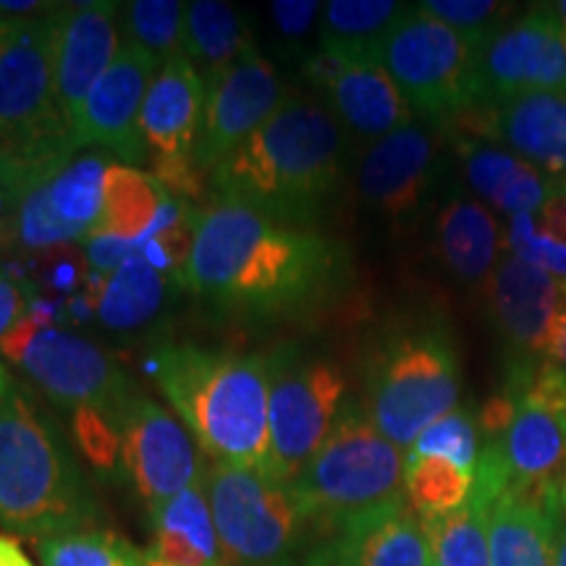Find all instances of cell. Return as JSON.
Wrapping results in <instances>:
<instances>
[{"label": "cell", "instance_id": "cell-43", "mask_svg": "<svg viewBox=\"0 0 566 566\" xmlns=\"http://www.w3.org/2000/svg\"><path fill=\"white\" fill-rule=\"evenodd\" d=\"M27 313H30V302H27L24 286L0 271V338L9 334Z\"/></svg>", "mask_w": 566, "mask_h": 566}, {"label": "cell", "instance_id": "cell-30", "mask_svg": "<svg viewBox=\"0 0 566 566\" xmlns=\"http://www.w3.org/2000/svg\"><path fill=\"white\" fill-rule=\"evenodd\" d=\"M166 292V275L134 254L116 273H97V283L90 286L87 300L105 328L137 331L160 313Z\"/></svg>", "mask_w": 566, "mask_h": 566}, {"label": "cell", "instance_id": "cell-7", "mask_svg": "<svg viewBox=\"0 0 566 566\" xmlns=\"http://www.w3.org/2000/svg\"><path fill=\"white\" fill-rule=\"evenodd\" d=\"M407 454L359 407H344L328 441L292 488L317 535L405 499Z\"/></svg>", "mask_w": 566, "mask_h": 566}, {"label": "cell", "instance_id": "cell-23", "mask_svg": "<svg viewBox=\"0 0 566 566\" xmlns=\"http://www.w3.org/2000/svg\"><path fill=\"white\" fill-rule=\"evenodd\" d=\"M195 212L192 205L174 200L153 174L113 163L105 174L101 223L92 233H108L139 247L153 233L187 223Z\"/></svg>", "mask_w": 566, "mask_h": 566}, {"label": "cell", "instance_id": "cell-49", "mask_svg": "<svg viewBox=\"0 0 566 566\" xmlns=\"http://www.w3.org/2000/svg\"><path fill=\"white\" fill-rule=\"evenodd\" d=\"M551 9H554L558 21H562L564 30H566V0H556V3H551Z\"/></svg>", "mask_w": 566, "mask_h": 566}, {"label": "cell", "instance_id": "cell-28", "mask_svg": "<svg viewBox=\"0 0 566 566\" xmlns=\"http://www.w3.org/2000/svg\"><path fill=\"white\" fill-rule=\"evenodd\" d=\"M181 55L192 63L208 87L239 61L254 55L252 34L247 32L233 6L221 0H195L187 6Z\"/></svg>", "mask_w": 566, "mask_h": 566}, {"label": "cell", "instance_id": "cell-1", "mask_svg": "<svg viewBox=\"0 0 566 566\" xmlns=\"http://www.w3.org/2000/svg\"><path fill=\"white\" fill-rule=\"evenodd\" d=\"M349 275V250L338 239L212 197L197 212L179 283L247 321H296L338 300Z\"/></svg>", "mask_w": 566, "mask_h": 566}, {"label": "cell", "instance_id": "cell-42", "mask_svg": "<svg viewBox=\"0 0 566 566\" xmlns=\"http://www.w3.org/2000/svg\"><path fill=\"white\" fill-rule=\"evenodd\" d=\"M516 409H520V396H514L512 391L495 394L485 401L483 407H480L478 424L488 436V441H499V438L512 428Z\"/></svg>", "mask_w": 566, "mask_h": 566}, {"label": "cell", "instance_id": "cell-4", "mask_svg": "<svg viewBox=\"0 0 566 566\" xmlns=\"http://www.w3.org/2000/svg\"><path fill=\"white\" fill-rule=\"evenodd\" d=\"M150 373L212 464L265 470L271 354L171 344L155 349Z\"/></svg>", "mask_w": 566, "mask_h": 566}, {"label": "cell", "instance_id": "cell-9", "mask_svg": "<svg viewBox=\"0 0 566 566\" xmlns=\"http://www.w3.org/2000/svg\"><path fill=\"white\" fill-rule=\"evenodd\" d=\"M346 375L331 357L289 344L271 352L265 475L294 483L344 412Z\"/></svg>", "mask_w": 566, "mask_h": 566}, {"label": "cell", "instance_id": "cell-32", "mask_svg": "<svg viewBox=\"0 0 566 566\" xmlns=\"http://www.w3.org/2000/svg\"><path fill=\"white\" fill-rule=\"evenodd\" d=\"M475 475L441 457L407 454L405 499L420 520H433L462 509L470 501Z\"/></svg>", "mask_w": 566, "mask_h": 566}, {"label": "cell", "instance_id": "cell-2", "mask_svg": "<svg viewBox=\"0 0 566 566\" xmlns=\"http://www.w3.org/2000/svg\"><path fill=\"white\" fill-rule=\"evenodd\" d=\"M346 132L323 103L286 97L210 174L212 197L292 226H315L344 181Z\"/></svg>", "mask_w": 566, "mask_h": 566}, {"label": "cell", "instance_id": "cell-5", "mask_svg": "<svg viewBox=\"0 0 566 566\" xmlns=\"http://www.w3.org/2000/svg\"><path fill=\"white\" fill-rule=\"evenodd\" d=\"M462 394V363L451 325L436 313L394 317L378 331L365 357V415L401 451Z\"/></svg>", "mask_w": 566, "mask_h": 566}, {"label": "cell", "instance_id": "cell-39", "mask_svg": "<svg viewBox=\"0 0 566 566\" xmlns=\"http://www.w3.org/2000/svg\"><path fill=\"white\" fill-rule=\"evenodd\" d=\"M417 9L428 17L443 21L451 30L462 32L464 38L483 42L504 27V17H509L512 6L495 3V0H424Z\"/></svg>", "mask_w": 566, "mask_h": 566}, {"label": "cell", "instance_id": "cell-18", "mask_svg": "<svg viewBox=\"0 0 566 566\" xmlns=\"http://www.w3.org/2000/svg\"><path fill=\"white\" fill-rule=\"evenodd\" d=\"M122 48V3L90 0L59 11L55 34V90L74 132L82 105Z\"/></svg>", "mask_w": 566, "mask_h": 566}, {"label": "cell", "instance_id": "cell-48", "mask_svg": "<svg viewBox=\"0 0 566 566\" xmlns=\"http://www.w3.org/2000/svg\"><path fill=\"white\" fill-rule=\"evenodd\" d=\"M556 566H566V516H562L556 537Z\"/></svg>", "mask_w": 566, "mask_h": 566}, {"label": "cell", "instance_id": "cell-38", "mask_svg": "<svg viewBox=\"0 0 566 566\" xmlns=\"http://www.w3.org/2000/svg\"><path fill=\"white\" fill-rule=\"evenodd\" d=\"M504 250L506 254H514V258L525 260L527 265L541 268V271L554 275L556 281L566 283V244L551 237L537 223V216H533V212L509 218Z\"/></svg>", "mask_w": 566, "mask_h": 566}, {"label": "cell", "instance_id": "cell-13", "mask_svg": "<svg viewBox=\"0 0 566 566\" xmlns=\"http://www.w3.org/2000/svg\"><path fill=\"white\" fill-rule=\"evenodd\" d=\"M478 105L530 92H566V30L546 6L499 27L478 48Z\"/></svg>", "mask_w": 566, "mask_h": 566}, {"label": "cell", "instance_id": "cell-31", "mask_svg": "<svg viewBox=\"0 0 566 566\" xmlns=\"http://www.w3.org/2000/svg\"><path fill=\"white\" fill-rule=\"evenodd\" d=\"M113 166L105 153L84 155L48 181V205L74 242H84L101 223L105 174Z\"/></svg>", "mask_w": 566, "mask_h": 566}, {"label": "cell", "instance_id": "cell-21", "mask_svg": "<svg viewBox=\"0 0 566 566\" xmlns=\"http://www.w3.org/2000/svg\"><path fill=\"white\" fill-rule=\"evenodd\" d=\"M208 87L184 55L163 63L147 90L139 134L150 160H195Z\"/></svg>", "mask_w": 566, "mask_h": 566}, {"label": "cell", "instance_id": "cell-17", "mask_svg": "<svg viewBox=\"0 0 566 566\" xmlns=\"http://www.w3.org/2000/svg\"><path fill=\"white\" fill-rule=\"evenodd\" d=\"M310 80L323 90L325 108L352 137L373 145L415 124V111L380 63H346L317 53Z\"/></svg>", "mask_w": 566, "mask_h": 566}, {"label": "cell", "instance_id": "cell-36", "mask_svg": "<svg viewBox=\"0 0 566 566\" xmlns=\"http://www.w3.org/2000/svg\"><path fill=\"white\" fill-rule=\"evenodd\" d=\"M412 457H441L457 464L459 470L475 475L478 459H480V436L478 420L472 417L470 409L457 407L454 412L443 415L436 420L407 451Z\"/></svg>", "mask_w": 566, "mask_h": 566}, {"label": "cell", "instance_id": "cell-46", "mask_svg": "<svg viewBox=\"0 0 566 566\" xmlns=\"http://www.w3.org/2000/svg\"><path fill=\"white\" fill-rule=\"evenodd\" d=\"M548 363H554L566 370V283L562 289V302H558V313L554 321V331H551V342H548Z\"/></svg>", "mask_w": 566, "mask_h": 566}, {"label": "cell", "instance_id": "cell-50", "mask_svg": "<svg viewBox=\"0 0 566 566\" xmlns=\"http://www.w3.org/2000/svg\"><path fill=\"white\" fill-rule=\"evenodd\" d=\"M562 506L566 512V472H564V480H562Z\"/></svg>", "mask_w": 566, "mask_h": 566}, {"label": "cell", "instance_id": "cell-3", "mask_svg": "<svg viewBox=\"0 0 566 566\" xmlns=\"http://www.w3.org/2000/svg\"><path fill=\"white\" fill-rule=\"evenodd\" d=\"M101 501L51 409L6 367L0 375V527L42 541L95 527Z\"/></svg>", "mask_w": 566, "mask_h": 566}, {"label": "cell", "instance_id": "cell-19", "mask_svg": "<svg viewBox=\"0 0 566 566\" xmlns=\"http://www.w3.org/2000/svg\"><path fill=\"white\" fill-rule=\"evenodd\" d=\"M438 137L430 126L409 124L367 147L357 189L365 205L401 221L420 208L436 179Z\"/></svg>", "mask_w": 566, "mask_h": 566}, {"label": "cell", "instance_id": "cell-47", "mask_svg": "<svg viewBox=\"0 0 566 566\" xmlns=\"http://www.w3.org/2000/svg\"><path fill=\"white\" fill-rule=\"evenodd\" d=\"M0 566H34V562L24 554L17 537L0 535Z\"/></svg>", "mask_w": 566, "mask_h": 566}, {"label": "cell", "instance_id": "cell-52", "mask_svg": "<svg viewBox=\"0 0 566 566\" xmlns=\"http://www.w3.org/2000/svg\"><path fill=\"white\" fill-rule=\"evenodd\" d=\"M6 24V19H0V27H3Z\"/></svg>", "mask_w": 566, "mask_h": 566}, {"label": "cell", "instance_id": "cell-14", "mask_svg": "<svg viewBox=\"0 0 566 566\" xmlns=\"http://www.w3.org/2000/svg\"><path fill=\"white\" fill-rule=\"evenodd\" d=\"M564 283L525 260L504 254L488 281V310L506 346L509 386L516 394L546 363Z\"/></svg>", "mask_w": 566, "mask_h": 566}, {"label": "cell", "instance_id": "cell-53", "mask_svg": "<svg viewBox=\"0 0 566 566\" xmlns=\"http://www.w3.org/2000/svg\"><path fill=\"white\" fill-rule=\"evenodd\" d=\"M221 566H229V564H221Z\"/></svg>", "mask_w": 566, "mask_h": 566}, {"label": "cell", "instance_id": "cell-37", "mask_svg": "<svg viewBox=\"0 0 566 566\" xmlns=\"http://www.w3.org/2000/svg\"><path fill=\"white\" fill-rule=\"evenodd\" d=\"M116 409L84 407V409H76V412H71L76 446H80L82 454L90 459V464L105 478L124 475L122 438H118V424H116V417H113Z\"/></svg>", "mask_w": 566, "mask_h": 566}, {"label": "cell", "instance_id": "cell-29", "mask_svg": "<svg viewBox=\"0 0 566 566\" xmlns=\"http://www.w3.org/2000/svg\"><path fill=\"white\" fill-rule=\"evenodd\" d=\"M562 514L501 495L488 512L491 566H556V537Z\"/></svg>", "mask_w": 566, "mask_h": 566}, {"label": "cell", "instance_id": "cell-27", "mask_svg": "<svg viewBox=\"0 0 566 566\" xmlns=\"http://www.w3.org/2000/svg\"><path fill=\"white\" fill-rule=\"evenodd\" d=\"M409 9L394 0H331L321 13V53L346 63H380L388 34Z\"/></svg>", "mask_w": 566, "mask_h": 566}, {"label": "cell", "instance_id": "cell-22", "mask_svg": "<svg viewBox=\"0 0 566 566\" xmlns=\"http://www.w3.org/2000/svg\"><path fill=\"white\" fill-rule=\"evenodd\" d=\"M493 139L566 187V92H530L493 105Z\"/></svg>", "mask_w": 566, "mask_h": 566}, {"label": "cell", "instance_id": "cell-25", "mask_svg": "<svg viewBox=\"0 0 566 566\" xmlns=\"http://www.w3.org/2000/svg\"><path fill=\"white\" fill-rule=\"evenodd\" d=\"M436 247L443 268L462 286L485 289L501 263L504 237L485 202L459 195L438 212Z\"/></svg>", "mask_w": 566, "mask_h": 566}, {"label": "cell", "instance_id": "cell-8", "mask_svg": "<svg viewBox=\"0 0 566 566\" xmlns=\"http://www.w3.org/2000/svg\"><path fill=\"white\" fill-rule=\"evenodd\" d=\"M212 522L229 566H302L315 535L292 483L254 467L212 464L205 475Z\"/></svg>", "mask_w": 566, "mask_h": 566}, {"label": "cell", "instance_id": "cell-11", "mask_svg": "<svg viewBox=\"0 0 566 566\" xmlns=\"http://www.w3.org/2000/svg\"><path fill=\"white\" fill-rule=\"evenodd\" d=\"M478 48L480 42L412 6L388 34L380 66L391 74L409 108L428 122H446L478 105Z\"/></svg>", "mask_w": 566, "mask_h": 566}, {"label": "cell", "instance_id": "cell-6", "mask_svg": "<svg viewBox=\"0 0 566 566\" xmlns=\"http://www.w3.org/2000/svg\"><path fill=\"white\" fill-rule=\"evenodd\" d=\"M59 11L0 27V153L34 176H53L80 150L55 90Z\"/></svg>", "mask_w": 566, "mask_h": 566}, {"label": "cell", "instance_id": "cell-40", "mask_svg": "<svg viewBox=\"0 0 566 566\" xmlns=\"http://www.w3.org/2000/svg\"><path fill=\"white\" fill-rule=\"evenodd\" d=\"M42 176H34L11 160L9 155L0 153V247L13 244V229H17V216L24 200L27 189Z\"/></svg>", "mask_w": 566, "mask_h": 566}, {"label": "cell", "instance_id": "cell-51", "mask_svg": "<svg viewBox=\"0 0 566 566\" xmlns=\"http://www.w3.org/2000/svg\"><path fill=\"white\" fill-rule=\"evenodd\" d=\"M3 370H6V367H3V365H0V375H3Z\"/></svg>", "mask_w": 566, "mask_h": 566}, {"label": "cell", "instance_id": "cell-20", "mask_svg": "<svg viewBox=\"0 0 566 566\" xmlns=\"http://www.w3.org/2000/svg\"><path fill=\"white\" fill-rule=\"evenodd\" d=\"M302 566H436L430 537L407 499L375 509L321 537Z\"/></svg>", "mask_w": 566, "mask_h": 566}, {"label": "cell", "instance_id": "cell-12", "mask_svg": "<svg viewBox=\"0 0 566 566\" xmlns=\"http://www.w3.org/2000/svg\"><path fill=\"white\" fill-rule=\"evenodd\" d=\"M113 417L122 438V470L147 509L205 483L200 446L158 401L134 388Z\"/></svg>", "mask_w": 566, "mask_h": 566}, {"label": "cell", "instance_id": "cell-16", "mask_svg": "<svg viewBox=\"0 0 566 566\" xmlns=\"http://www.w3.org/2000/svg\"><path fill=\"white\" fill-rule=\"evenodd\" d=\"M158 71L160 63L150 53L122 42L116 59L82 105L74 126L76 147H101L122 158L124 166L150 160L139 134V116Z\"/></svg>", "mask_w": 566, "mask_h": 566}, {"label": "cell", "instance_id": "cell-10", "mask_svg": "<svg viewBox=\"0 0 566 566\" xmlns=\"http://www.w3.org/2000/svg\"><path fill=\"white\" fill-rule=\"evenodd\" d=\"M0 357L27 375L53 407L116 409L134 391L129 375L103 346L61 325L24 315L0 338Z\"/></svg>", "mask_w": 566, "mask_h": 566}, {"label": "cell", "instance_id": "cell-33", "mask_svg": "<svg viewBox=\"0 0 566 566\" xmlns=\"http://www.w3.org/2000/svg\"><path fill=\"white\" fill-rule=\"evenodd\" d=\"M488 512L491 506L472 499L457 512L422 520L430 537L436 566H491L488 541Z\"/></svg>", "mask_w": 566, "mask_h": 566}, {"label": "cell", "instance_id": "cell-45", "mask_svg": "<svg viewBox=\"0 0 566 566\" xmlns=\"http://www.w3.org/2000/svg\"><path fill=\"white\" fill-rule=\"evenodd\" d=\"M61 3H40V0H0V19L6 21H38L51 17Z\"/></svg>", "mask_w": 566, "mask_h": 566}, {"label": "cell", "instance_id": "cell-41", "mask_svg": "<svg viewBox=\"0 0 566 566\" xmlns=\"http://www.w3.org/2000/svg\"><path fill=\"white\" fill-rule=\"evenodd\" d=\"M271 13L283 38L304 40L313 30L315 21L321 19L323 3H313V0H275V3H271Z\"/></svg>", "mask_w": 566, "mask_h": 566}, {"label": "cell", "instance_id": "cell-24", "mask_svg": "<svg viewBox=\"0 0 566 566\" xmlns=\"http://www.w3.org/2000/svg\"><path fill=\"white\" fill-rule=\"evenodd\" d=\"M153 537L142 548V566H221L218 543L205 483L187 488L174 499L150 509Z\"/></svg>", "mask_w": 566, "mask_h": 566}, {"label": "cell", "instance_id": "cell-44", "mask_svg": "<svg viewBox=\"0 0 566 566\" xmlns=\"http://www.w3.org/2000/svg\"><path fill=\"white\" fill-rule=\"evenodd\" d=\"M537 223L546 229L551 237H556L558 242L566 244V187L558 184V189L548 197V202L543 205L537 212Z\"/></svg>", "mask_w": 566, "mask_h": 566}, {"label": "cell", "instance_id": "cell-35", "mask_svg": "<svg viewBox=\"0 0 566 566\" xmlns=\"http://www.w3.org/2000/svg\"><path fill=\"white\" fill-rule=\"evenodd\" d=\"M42 566H142V551L105 527L69 530L38 541Z\"/></svg>", "mask_w": 566, "mask_h": 566}, {"label": "cell", "instance_id": "cell-34", "mask_svg": "<svg viewBox=\"0 0 566 566\" xmlns=\"http://www.w3.org/2000/svg\"><path fill=\"white\" fill-rule=\"evenodd\" d=\"M187 6L179 0H132L122 3V42L168 63L184 51Z\"/></svg>", "mask_w": 566, "mask_h": 566}, {"label": "cell", "instance_id": "cell-15", "mask_svg": "<svg viewBox=\"0 0 566 566\" xmlns=\"http://www.w3.org/2000/svg\"><path fill=\"white\" fill-rule=\"evenodd\" d=\"M279 71L263 55H250L208 84L195 166L208 176L244 145L286 103Z\"/></svg>", "mask_w": 566, "mask_h": 566}, {"label": "cell", "instance_id": "cell-26", "mask_svg": "<svg viewBox=\"0 0 566 566\" xmlns=\"http://www.w3.org/2000/svg\"><path fill=\"white\" fill-rule=\"evenodd\" d=\"M459 153L464 160L467 184L475 189L480 200L493 210L506 212L509 218L522 212L537 216L558 189L556 181L495 142H459Z\"/></svg>", "mask_w": 566, "mask_h": 566}]
</instances>
